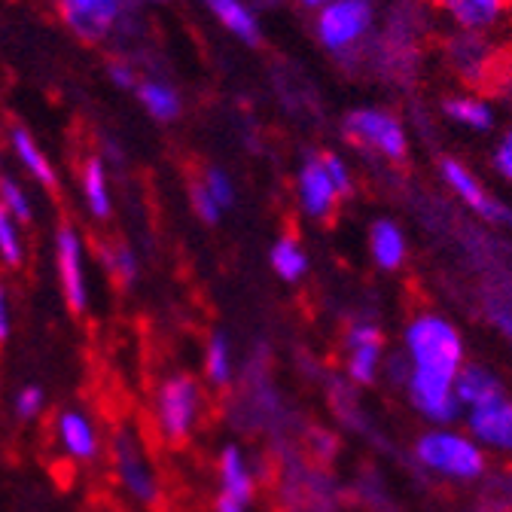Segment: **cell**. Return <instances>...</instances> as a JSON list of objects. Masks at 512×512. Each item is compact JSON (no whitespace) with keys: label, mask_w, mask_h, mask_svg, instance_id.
Masks as SVG:
<instances>
[{"label":"cell","mask_w":512,"mask_h":512,"mask_svg":"<svg viewBox=\"0 0 512 512\" xmlns=\"http://www.w3.org/2000/svg\"><path fill=\"white\" fill-rule=\"evenodd\" d=\"M55 442L61 448V455L74 464H92L101 455V430L92 421L89 412L83 409H64L55 418Z\"/></svg>","instance_id":"4fadbf2b"},{"label":"cell","mask_w":512,"mask_h":512,"mask_svg":"<svg viewBox=\"0 0 512 512\" xmlns=\"http://www.w3.org/2000/svg\"><path fill=\"white\" fill-rule=\"evenodd\" d=\"M135 92H138V101L144 104V110L153 119L174 122L180 116V95L168 83H162V80H144V83H138Z\"/></svg>","instance_id":"d4e9b609"},{"label":"cell","mask_w":512,"mask_h":512,"mask_svg":"<svg viewBox=\"0 0 512 512\" xmlns=\"http://www.w3.org/2000/svg\"><path fill=\"white\" fill-rule=\"evenodd\" d=\"M214 512H247V503H241V500H235V497L220 494V497H217V503H214Z\"/></svg>","instance_id":"f35d334b"},{"label":"cell","mask_w":512,"mask_h":512,"mask_svg":"<svg viewBox=\"0 0 512 512\" xmlns=\"http://www.w3.org/2000/svg\"><path fill=\"white\" fill-rule=\"evenodd\" d=\"M46 409V394L40 384H25V388L16 391V400H13V412L16 418L22 421H37Z\"/></svg>","instance_id":"4dcf8cb0"},{"label":"cell","mask_w":512,"mask_h":512,"mask_svg":"<svg viewBox=\"0 0 512 512\" xmlns=\"http://www.w3.org/2000/svg\"><path fill=\"white\" fill-rule=\"evenodd\" d=\"M0 208L19 223H28L34 217V208H31L25 186H19L13 177H0Z\"/></svg>","instance_id":"f546056e"},{"label":"cell","mask_w":512,"mask_h":512,"mask_svg":"<svg viewBox=\"0 0 512 512\" xmlns=\"http://www.w3.org/2000/svg\"><path fill=\"white\" fill-rule=\"evenodd\" d=\"M491 162H494V171H497L503 180H509V183H512V125L506 128L503 138H500V144L494 147Z\"/></svg>","instance_id":"e575fe53"},{"label":"cell","mask_w":512,"mask_h":512,"mask_svg":"<svg viewBox=\"0 0 512 512\" xmlns=\"http://www.w3.org/2000/svg\"><path fill=\"white\" fill-rule=\"evenodd\" d=\"M189 205H192V214H196V217H199L202 223H208V226L220 223V217H223V208L214 202V196L202 186V180H199V183H192V189H189Z\"/></svg>","instance_id":"d6a6232c"},{"label":"cell","mask_w":512,"mask_h":512,"mask_svg":"<svg viewBox=\"0 0 512 512\" xmlns=\"http://www.w3.org/2000/svg\"><path fill=\"white\" fill-rule=\"evenodd\" d=\"M445 58L452 64V71L467 80V83H479L488 71H491V58H494V43L488 40V34H473V31H455L445 43Z\"/></svg>","instance_id":"9a60e30c"},{"label":"cell","mask_w":512,"mask_h":512,"mask_svg":"<svg viewBox=\"0 0 512 512\" xmlns=\"http://www.w3.org/2000/svg\"><path fill=\"white\" fill-rule=\"evenodd\" d=\"M442 113L452 119L461 128H470V132H491L494 128V107L491 101H485L476 92H458V95H448L442 104Z\"/></svg>","instance_id":"44dd1931"},{"label":"cell","mask_w":512,"mask_h":512,"mask_svg":"<svg viewBox=\"0 0 512 512\" xmlns=\"http://www.w3.org/2000/svg\"><path fill=\"white\" fill-rule=\"evenodd\" d=\"M375 22V0H333V4L314 13V37L330 55L348 61L372 37Z\"/></svg>","instance_id":"3957f363"},{"label":"cell","mask_w":512,"mask_h":512,"mask_svg":"<svg viewBox=\"0 0 512 512\" xmlns=\"http://www.w3.org/2000/svg\"><path fill=\"white\" fill-rule=\"evenodd\" d=\"M110 461H113V473L119 479V488L132 497L141 506H153L162 497V485H159V473L147 455L144 442L138 439L135 430H116L110 439Z\"/></svg>","instance_id":"8992f818"},{"label":"cell","mask_w":512,"mask_h":512,"mask_svg":"<svg viewBox=\"0 0 512 512\" xmlns=\"http://www.w3.org/2000/svg\"><path fill=\"white\" fill-rule=\"evenodd\" d=\"M403 391H406L409 406L424 421H430L433 427H452L464 415V406L455 397V378H442V375L409 369Z\"/></svg>","instance_id":"52a82bcc"},{"label":"cell","mask_w":512,"mask_h":512,"mask_svg":"<svg viewBox=\"0 0 512 512\" xmlns=\"http://www.w3.org/2000/svg\"><path fill=\"white\" fill-rule=\"evenodd\" d=\"M153 412H156V427H159L162 439L186 442L192 433H196L202 412H205L202 384L186 372L168 375L156 391Z\"/></svg>","instance_id":"277c9868"},{"label":"cell","mask_w":512,"mask_h":512,"mask_svg":"<svg viewBox=\"0 0 512 512\" xmlns=\"http://www.w3.org/2000/svg\"><path fill=\"white\" fill-rule=\"evenodd\" d=\"M296 202H299V211L317 223H327L339 211L342 196L320 153L305 156L296 171Z\"/></svg>","instance_id":"30bf717a"},{"label":"cell","mask_w":512,"mask_h":512,"mask_svg":"<svg viewBox=\"0 0 512 512\" xmlns=\"http://www.w3.org/2000/svg\"><path fill=\"white\" fill-rule=\"evenodd\" d=\"M217 479H220V494L235 497L241 503H250L253 488H256V476L253 467L247 461V455L238 445H226L217 455Z\"/></svg>","instance_id":"d6986e66"},{"label":"cell","mask_w":512,"mask_h":512,"mask_svg":"<svg viewBox=\"0 0 512 512\" xmlns=\"http://www.w3.org/2000/svg\"><path fill=\"white\" fill-rule=\"evenodd\" d=\"M83 199L95 220H107L113 214V196H110V180L101 159H89L83 168Z\"/></svg>","instance_id":"603a6c76"},{"label":"cell","mask_w":512,"mask_h":512,"mask_svg":"<svg viewBox=\"0 0 512 512\" xmlns=\"http://www.w3.org/2000/svg\"><path fill=\"white\" fill-rule=\"evenodd\" d=\"M202 186L211 192L214 202H217L223 211H229V208L235 205V180H232L223 168H208L205 177H202Z\"/></svg>","instance_id":"1f68e13d"},{"label":"cell","mask_w":512,"mask_h":512,"mask_svg":"<svg viewBox=\"0 0 512 512\" xmlns=\"http://www.w3.org/2000/svg\"><path fill=\"white\" fill-rule=\"evenodd\" d=\"M467 433L488 452L512 458V400L500 397L488 406L464 412Z\"/></svg>","instance_id":"5bb4252c"},{"label":"cell","mask_w":512,"mask_h":512,"mask_svg":"<svg viewBox=\"0 0 512 512\" xmlns=\"http://www.w3.org/2000/svg\"><path fill=\"white\" fill-rule=\"evenodd\" d=\"M150 4H162V0H150Z\"/></svg>","instance_id":"60d3db41"},{"label":"cell","mask_w":512,"mask_h":512,"mask_svg":"<svg viewBox=\"0 0 512 512\" xmlns=\"http://www.w3.org/2000/svg\"><path fill=\"white\" fill-rule=\"evenodd\" d=\"M455 31L494 34L512 19V0H430Z\"/></svg>","instance_id":"7c38bea8"},{"label":"cell","mask_w":512,"mask_h":512,"mask_svg":"<svg viewBox=\"0 0 512 512\" xmlns=\"http://www.w3.org/2000/svg\"><path fill=\"white\" fill-rule=\"evenodd\" d=\"M269 263H272V272H275L281 281H287V284H299V281L308 275V269H311V260H308V253H305L302 241L293 238V235H281V238L272 244V250H269Z\"/></svg>","instance_id":"7402d4cb"},{"label":"cell","mask_w":512,"mask_h":512,"mask_svg":"<svg viewBox=\"0 0 512 512\" xmlns=\"http://www.w3.org/2000/svg\"><path fill=\"white\" fill-rule=\"evenodd\" d=\"M205 378L214 384V388H229L235 378V351L223 330L211 333V339L205 345Z\"/></svg>","instance_id":"cb8c5ba5"},{"label":"cell","mask_w":512,"mask_h":512,"mask_svg":"<svg viewBox=\"0 0 512 512\" xmlns=\"http://www.w3.org/2000/svg\"><path fill=\"white\" fill-rule=\"evenodd\" d=\"M101 263L104 269L113 275L116 284H135L141 275V263H138V253L128 247V244H107L101 247Z\"/></svg>","instance_id":"4316f807"},{"label":"cell","mask_w":512,"mask_h":512,"mask_svg":"<svg viewBox=\"0 0 512 512\" xmlns=\"http://www.w3.org/2000/svg\"><path fill=\"white\" fill-rule=\"evenodd\" d=\"M479 506L482 512H512V467H503L488 476Z\"/></svg>","instance_id":"83f0119b"},{"label":"cell","mask_w":512,"mask_h":512,"mask_svg":"<svg viewBox=\"0 0 512 512\" xmlns=\"http://www.w3.org/2000/svg\"><path fill=\"white\" fill-rule=\"evenodd\" d=\"M205 7L211 10V16L241 43H260L263 37V25L256 10L247 4V0H205Z\"/></svg>","instance_id":"ffe728a7"},{"label":"cell","mask_w":512,"mask_h":512,"mask_svg":"<svg viewBox=\"0 0 512 512\" xmlns=\"http://www.w3.org/2000/svg\"><path fill=\"white\" fill-rule=\"evenodd\" d=\"M320 156H324V165H327V171H330V177H333V183L339 189V196L348 199L354 192V174H351L348 162L339 153H320Z\"/></svg>","instance_id":"836d02e7"},{"label":"cell","mask_w":512,"mask_h":512,"mask_svg":"<svg viewBox=\"0 0 512 512\" xmlns=\"http://www.w3.org/2000/svg\"><path fill=\"white\" fill-rule=\"evenodd\" d=\"M415 464L445 482H479L488 473L485 448L455 427H430L415 439Z\"/></svg>","instance_id":"7a4b0ae2"},{"label":"cell","mask_w":512,"mask_h":512,"mask_svg":"<svg viewBox=\"0 0 512 512\" xmlns=\"http://www.w3.org/2000/svg\"><path fill=\"white\" fill-rule=\"evenodd\" d=\"M384 369V333L372 320H354L345 330V375L354 384H369Z\"/></svg>","instance_id":"8fae6325"},{"label":"cell","mask_w":512,"mask_h":512,"mask_svg":"<svg viewBox=\"0 0 512 512\" xmlns=\"http://www.w3.org/2000/svg\"><path fill=\"white\" fill-rule=\"evenodd\" d=\"M296 4H299L302 10H311V13H317V10H324L327 4H333V0H296Z\"/></svg>","instance_id":"ab89813d"},{"label":"cell","mask_w":512,"mask_h":512,"mask_svg":"<svg viewBox=\"0 0 512 512\" xmlns=\"http://www.w3.org/2000/svg\"><path fill=\"white\" fill-rule=\"evenodd\" d=\"M13 333V308H10V296L0 287V345H4Z\"/></svg>","instance_id":"8d00e7d4"},{"label":"cell","mask_w":512,"mask_h":512,"mask_svg":"<svg viewBox=\"0 0 512 512\" xmlns=\"http://www.w3.org/2000/svg\"><path fill=\"white\" fill-rule=\"evenodd\" d=\"M488 314H491V320H494V327L506 336V342L512 345V308L509 305H491L488 308Z\"/></svg>","instance_id":"d590c367"},{"label":"cell","mask_w":512,"mask_h":512,"mask_svg":"<svg viewBox=\"0 0 512 512\" xmlns=\"http://www.w3.org/2000/svg\"><path fill=\"white\" fill-rule=\"evenodd\" d=\"M25 260V244L19 232V220H13L4 208H0V263L16 269Z\"/></svg>","instance_id":"f1b7e54d"},{"label":"cell","mask_w":512,"mask_h":512,"mask_svg":"<svg viewBox=\"0 0 512 512\" xmlns=\"http://www.w3.org/2000/svg\"><path fill=\"white\" fill-rule=\"evenodd\" d=\"M369 256L372 263L381 269V272H397L403 269L406 256H409V238L403 232V226L391 217H378L372 226H369Z\"/></svg>","instance_id":"ac0fdd59"},{"label":"cell","mask_w":512,"mask_h":512,"mask_svg":"<svg viewBox=\"0 0 512 512\" xmlns=\"http://www.w3.org/2000/svg\"><path fill=\"white\" fill-rule=\"evenodd\" d=\"M55 269H58L64 302H68L71 311L83 314L89 308L92 293H89V272H86V247L74 226H61L55 232Z\"/></svg>","instance_id":"ba28073f"},{"label":"cell","mask_w":512,"mask_h":512,"mask_svg":"<svg viewBox=\"0 0 512 512\" xmlns=\"http://www.w3.org/2000/svg\"><path fill=\"white\" fill-rule=\"evenodd\" d=\"M110 74H113V83L116 86H125V89H138V80H135V74H132V68H119V64H113L110 68Z\"/></svg>","instance_id":"74e56055"},{"label":"cell","mask_w":512,"mask_h":512,"mask_svg":"<svg viewBox=\"0 0 512 512\" xmlns=\"http://www.w3.org/2000/svg\"><path fill=\"white\" fill-rule=\"evenodd\" d=\"M61 13L83 40H98L116 25L122 4L119 0H61Z\"/></svg>","instance_id":"e0dca14e"},{"label":"cell","mask_w":512,"mask_h":512,"mask_svg":"<svg viewBox=\"0 0 512 512\" xmlns=\"http://www.w3.org/2000/svg\"><path fill=\"white\" fill-rule=\"evenodd\" d=\"M13 150H16L19 162L25 165V171H28L40 186H55V171H52L46 153L37 147V141L25 132V128H13Z\"/></svg>","instance_id":"484cf974"},{"label":"cell","mask_w":512,"mask_h":512,"mask_svg":"<svg viewBox=\"0 0 512 512\" xmlns=\"http://www.w3.org/2000/svg\"><path fill=\"white\" fill-rule=\"evenodd\" d=\"M342 132L345 138L384 159V162H403L409 156V132L397 113L384 110V107H357L342 119Z\"/></svg>","instance_id":"5b68a950"},{"label":"cell","mask_w":512,"mask_h":512,"mask_svg":"<svg viewBox=\"0 0 512 512\" xmlns=\"http://www.w3.org/2000/svg\"><path fill=\"white\" fill-rule=\"evenodd\" d=\"M439 177H442V183L464 202V208H470L479 220L512 226V208L503 205L497 196H491V192L482 186V180H479L461 159H448V156H445V159L439 162Z\"/></svg>","instance_id":"9c48e42d"},{"label":"cell","mask_w":512,"mask_h":512,"mask_svg":"<svg viewBox=\"0 0 512 512\" xmlns=\"http://www.w3.org/2000/svg\"><path fill=\"white\" fill-rule=\"evenodd\" d=\"M403 354L409 369L455 378L467 360L461 330L439 311H418L403 330Z\"/></svg>","instance_id":"6da1fadb"},{"label":"cell","mask_w":512,"mask_h":512,"mask_svg":"<svg viewBox=\"0 0 512 512\" xmlns=\"http://www.w3.org/2000/svg\"><path fill=\"white\" fill-rule=\"evenodd\" d=\"M455 397L464 406V412H470V409H479V406H488V403L506 397V388L491 366L464 360V366L455 375Z\"/></svg>","instance_id":"2e32d148"}]
</instances>
